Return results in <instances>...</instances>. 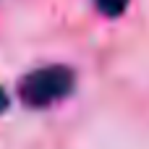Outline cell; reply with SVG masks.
<instances>
[{
	"label": "cell",
	"mask_w": 149,
	"mask_h": 149,
	"mask_svg": "<svg viewBox=\"0 0 149 149\" xmlns=\"http://www.w3.org/2000/svg\"><path fill=\"white\" fill-rule=\"evenodd\" d=\"M76 86V73L68 65H45L18 81V97L29 107H50L65 100Z\"/></svg>",
	"instance_id": "1"
},
{
	"label": "cell",
	"mask_w": 149,
	"mask_h": 149,
	"mask_svg": "<svg viewBox=\"0 0 149 149\" xmlns=\"http://www.w3.org/2000/svg\"><path fill=\"white\" fill-rule=\"evenodd\" d=\"M128 3H131V0H94L97 10H100L102 16H107V18H118V16H123V10L128 8Z\"/></svg>",
	"instance_id": "2"
},
{
	"label": "cell",
	"mask_w": 149,
	"mask_h": 149,
	"mask_svg": "<svg viewBox=\"0 0 149 149\" xmlns=\"http://www.w3.org/2000/svg\"><path fill=\"white\" fill-rule=\"evenodd\" d=\"M8 105H10V100H8V92L0 86V113H3V110H8Z\"/></svg>",
	"instance_id": "3"
}]
</instances>
